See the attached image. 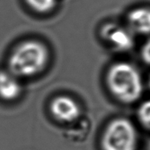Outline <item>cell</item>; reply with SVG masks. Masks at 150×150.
Instances as JSON below:
<instances>
[{
  "instance_id": "6da1fadb",
  "label": "cell",
  "mask_w": 150,
  "mask_h": 150,
  "mask_svg": "<svg viewBox=\"0 0 150 150\" xmlns=\"http://www.w3.org/2000/svg\"><path fill=\"white\" fill-rule=\"evenodd\" d=\"M49 61V50L37 40H27L17 45L8 58V70L18 78H29L42 72Z\"/></svg>"
},
{
  "instance_id": "277c9868",
  "label": "cell",
  "mask_w": 150,
  "mask_h": 150,
  "mask_svg": "<svg viewBox=\"0 0 150 150\" xmlns=\"http://www.w3.org/2000/svg\"><path fill=\"white\" fill-rule=\"evenodd\" d=\"M102 40L111 49L117 52H127L133 48V33L126 26L109 22L100 28Z\"/></svg>"
},
{
  "instance_id": "9c48e42d",
  "label": "cell",
  "mask_w": 150,
  "mask_h": 150,
  "mask_svg": "<svg viewBox=\"0 0 150 150\" xmlns=\"http://www.w3.org/2000/svg\"><path fill=\"white\" fill-rule=\"evenodd\" d=\"M138 119L140 123L150 129V100L144 102L138 109Z\"/></svg>"
},
{
  "instance_id": "52a82bcc",
  "label": "cell",
  "mask_w": 150,
  "mask_h": 150,
  "mask_svg": "<svg viewBox=\"0 0 150 150\" xmlns=\"http://www.w3.org/2000/svg\"><path fill=\"white\" fill-rule=\"evenodd\" d=\"M20 93V78L8 69L0 70V97L5 100H13Z\"/></svg>"
},
{
  "instance_id": "7a4b0ae2",
  "label": "cell",
  "mask_w": 150,
  "mask_h": 150,
  "mask_svg": "<svg viewBox=\"0 0 150 150\" xmlns=\"http://www.w3.org/2000/svg\"><path fill=\"white\" fill-rule=\"evenodd\" d=\"M107 82L115 98L130 103L139 99L143 93V82L136 66L127 62H118L109 68Z\"/></svg>"
},
{
  "instance_id": "8992f818",
  "label": "cell",
  "mask_w": 150,
  "mask_h": 150,
  "mask_svg": "<svg viewBox=\"0 0 150 150\" xmlns=\"http://www.w3.org/2000/svg\"><path fill=\"white\" fill-rule=\"evenodd\" d=\"M127 27L133 34H150V8L137 7L130 11L127 16Z\"/></svg>"
},
{
  "instance_id": "ba28073f",
  "label": "cell",
  "mask_w": 150,
  "mask_h": 150,
  "mask_svg": "<svg viewBox=\"0 0 150 150\" xmlns=\"http://www.w3.org/2000/svg\"><path fill=\"white\" fill-rule=\"evenodd\" d=\"M30 10L37 14H48L54 10L58 0H24Z\"/></svg>"
},
{
  "instance_id": "8fae6325",
  "label": "cell",
  "mask_w": 150,
  "mask_h": 150,
  "mask_svg": "<svg viewBox=\"0 0 150 150\" xmlns=\"http://www.w3.org/2000/svg\"><path fill=\"white\" fill-rule=\"evenodd\" d=\"M148 150H150V141H149V147H148Z\"/></svg>"
},
{
  "instance_id": "7c38bea8",
  "label": "cell",
  "mask_w": 150,
  "mask_h": 150,
  "mask_svg": "<svg viewBox=\"0 0 150 150\" xmlns=\"http://www.w3.org/2000/svg\"><path fill=\"white\" fill-rule=\"evenodd\" d=\"M149 88H150V78H149Z\"/></svg>"
},
{
  "instance_id": "3957f363",
  "label": "cell",
  "mask_w": 150,
  "mask_h": 150,
  "mask_svg": "<svg viewBox=\"0 0 150 150\" xmlns=\"http://www.w3.org/2000/svg\"><path fill=\"white\" fill-rule=\"evenodd\" d=\"M137 140V132L133 124L120 118L108 124L103 137V147L104 150H136Z\"/></svg>"
},
{
  "instance_id": "5b68a950",
  "label": "cell",
  "mask_w": 150,
  "mask_h": 150,
  "mask_svg": "<svg viewBox=\"0 0 150 150\" xmlns=\"http://www.w3.org/2000/svg\"><path fill=\"white\" fill-rule=\"evenodd\" d=\"M50 110L57 120L66 123L76 120L81 113L79 103L68 96H59L53 99Z\"/></svg>"
},
{
  "instance_id": "30bf717a",
  "label": "cell",
  "mask_w": 150,
  "mask_h": 150,
  "mask_svg": "<svg viewBox=\"0 0 150 150\" xmlns=\"http://www.w3.org/2000/svg\"><path fill=\"white\" fill-rule=\"evenodd\" d=\"M141 59L145 64L150 65V40L144 43L140 52Z\"/></svg>"
}]
</instances>
